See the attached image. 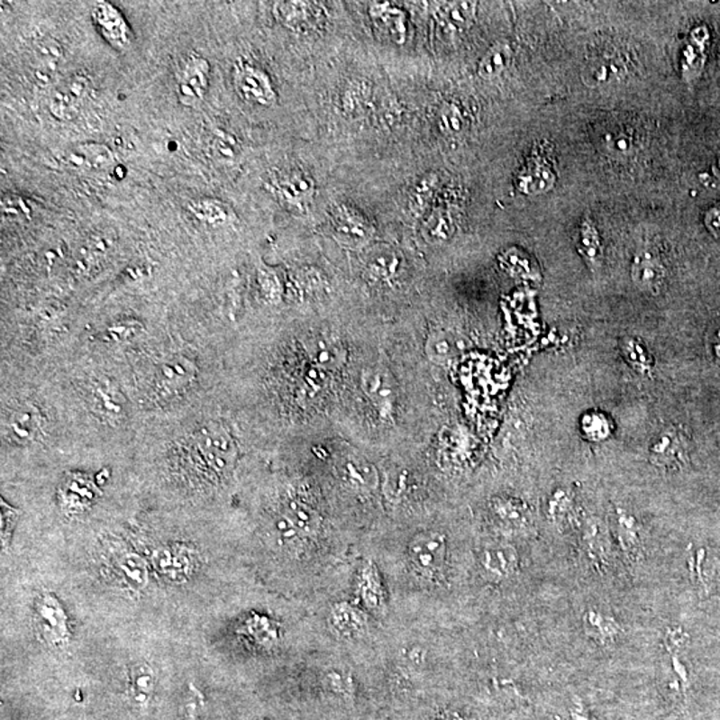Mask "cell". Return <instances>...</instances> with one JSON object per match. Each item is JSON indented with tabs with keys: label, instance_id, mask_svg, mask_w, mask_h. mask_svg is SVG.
Segmentation results:
<instances>
[{
	"label": "cell",
	"instance_id": "37",
	"mask_svg": "<svg viewBox=\"0 0 720 720\" xmlns=\"http://www.w3.org/2000/svg\"><path fill=\"white\" fill-rule=\"evenodd\" d=\"M155 688L154 671L147 664H139L132 670V692L136 702L144 705Z\"/></svg>",
	"mask_w": 720,
	"mask_h": 720
},
{
	"label": "cell",
	"instance_id": "19",
	"mask_svg": "<svg viewBox=\"0 0 720 720\" xmlns=\"http://www.w3.org/2000/svg\"><path fill=\"white\" fill-rule=\"evenodd\" d=\"M154 566L169 579L185 580L193 570V555L185 546L163 547L154 552Z\"/></svg>",
	"mask_w": 720,
	"mask_h": 720
},
{
	"label": "cell",
	"instance_id": "26",
	"mask_svg": "<svg viewBox=\"0 0 720 720\" xmlns=\"http://www.w3.org/2000/svg\"><path fill=\"white\" fill-rule=\"evenodd\" d=\"M307 352L316 366L330 371L341 369L346 360V351L343 347L336 339L328 335H316L311 338L307 343Z\"/></svg>",
	"mask_w": 720,
	"mask_h": 720
},
{
	"label": "cell",
	"instance_id": "34",
	"mask_svg": "<svg viewBox=\"0 0 720 720\" xmlns=\"http://www.w3.org/2000/svg\"><path fill=\"white\" fill-rule=\"evenodd\" d=\"M371 100V88L366 80H351L342 93L341 105L347 115H360Z\"/></svg>",
	"mask_w": 720,
	"mask_h": 720
},
{
	"label": "cell",
	"instance_id": "29",
	"mask_svg": "<svg viewBox=\"0 0 720 720\" xmlns=\"http://www.w3.org/2000/svg\"><path fill=\"white\" fill-rule=\"evenodd\" d=\"M578 428H579L580 436L589 443L607 442L615 433V424H614L610 414L599 410V408L585 411L580 415Z\"/></svg>",
	"mask_w": 720,
	"mask_h": 720
},
{
	"label": "cell",
	"instance_id": "11",
	"mask_svg": "<svg viewBox=\"0 0 720 720\" xmlns=\"http://www.w3.org/2000/svg\"><path fill=\"white\" fill-rule=\"evenodd\" d=\"M631 279L639 290L659 294L666 280V267L652 250H639L631 264Z\"/></svg>",
	"mask_w": 720,
	"mask_h": 720
},
{
	"label": "cell",
	"instance_id": "15",
	"mask_svg": "<svg viewBox=\"0 0 720 720\" xmlns=\"http://www.w3.org/2000/svg\"><path fill=\"white\" fill-rule=\"evenodd\" d=\"M108 563L116 577L123 580L130 588L141 589L149 582V571L143 559L124 547H111Z\"/></svg>",
	"mask_w": 720,
	"mask_h": 720
},
{
	"label": "cell",
	"instance_id": "47",
	"mask_svg": "<svg viewBox=\"0 0 720 720\" xmlns=\"http://www.w3.org/2000/svg\"><path fill=\"white\" fill-rule=\"evenodd\" d=\"M436 720H467L464 718L461 714L457 713V711H444L442 713L441 715L436 718Z\"/></svg>",
	"mask_w": 720,
	"mask_h": 720
},
{
	"label": "cell",
	"instance_id": "46",
	"mask_svg": "<svg viewBox=\"0 0 720 720\" xmlns=\"http://www.w3.org/2000/svg\"><path fill=\"white\" fill-rule=\"evenodd\" d=\"M711 349H713L714 357L720 360V322L718 326L713 330V336H711Z\"/></svg>",
	"mask_w": 720,
	"mask_h": 720
},
{
	"label": "cell",
	"instance_id": "7",
	"mask_svg": "<svg viewBox=\"0 0 720 720\" xmlns=\"http://www.w3.org/2000/svg\"><path fill=\"white\" fill-rule=\"evenodd\" d=\"M266 187L283 205L293 208H305L315 196L316 190L313 178L297 169L278 172L269 178Z\"/></svg>",
	"mask_w": 720,
	"mask_h": 720
},
{
	"label": "cell",
	"instance_id": "14",
	"mask_svg": "<svg viewBox=\"0 0 720 720\" xmlns=\"http://www.w3.org/2000/svg\"><path fill=\"white\" fill-rule=\"evenodd\" d=\"M628 71L627 60L623 54L603 52L592 58L583 69V80L591 87L619 82Z\"/></svg>",
	"mask_w": 720,
	"mask_h": 720
},
{
	"label": "cell",
	"instance_id": "20",
	"mask_svg": "<svg viewBox=\"0 0 720 720\" xmlns=\"http://www.w3.org/2000/svg\"><path fill=\"white\" fill-rule=\"evenodd\" d=\"M618 346L622 360L633 371L641 377L650 378L654 375L656 360L646 342L638 336L628 335L623 336Z\"/></svg>",
	"mask_w": 720,
	"mask_h": 720
},
{
	"label": "cell",
	"instance_id": "35",
	"mask_svg": "<svg viewBox=\"0 0 720 720\" xmlns=\"http://www.w3.org/2000/svg\"><path fill=\"white\" fill-rule=\"evenodd\" d=\"M399 258L393 250L378 247L367 258V269L379 279H391L399 269Z\"/></svg>",
	"mask_w": 720,
	"mask_h": 720
},
{
	"label": "cell",
	"instance_id": "40",
	"mask_svg": "<svg viewBox=\"0 0 720 720\" xmlns=\"http://www.w3.org/2000/svg\"><path fill=\"white\" fill-rule=\"evenodd\" d=\"M287 518L294 525L295 530L300 531L302 533H313L314 531L318 530L319 522L315 514L307 506L302 505L296 500H293L288 505Z\"/></svg>",
	"mask_w": 720,
	"mask_h": 720
},
{
	"label": "cell",
	"instance_id": "43",
	"mask_svg": "<svg viewBox=\"0 0 720 720\" xmlns=\"http://www.w3.org/2000/svg\"><path fill=\"white\" fill-rule=\"evenodd\" d=\"M550 514L555 521L569 516L572 511V497L566 491H557L550 500Z\"/></svg>",
	"mask_w": 720,
	"mask_h": 720
},
{
	"label": "cell",
	"instance_id": "28",
	"mask_svg": "<svg viewBox=\"0 0 720 720\" xmlns=\"http://www.w3.org/2000/svg\"><path fill=\"white\" fill-rule=\"evenodd\" d=\"M426 355L433 363H451L463 350V343L457 333L450 330H433L426 341Z\"/></svg>",
	"mask_w": 720,
	"mask_h": 720
},
{
	"label": "cell",
	"instance_id": "6",
	"mask_svg": "<svg viewBox=\"0 0 720 720\" xmlns=\"http://www.w3.org/2000/svg\"><path fill=\"white\" fill-rule=\"evenodd\" d=\"M35 625L39 636L46 643L57 649H63L68 644V616L59 600L52 594H43L35 605Z\"/></svg>",
	"mask_w": 720,
	"mask_h": 720
},
{
	"label": "cell",
	"instance_id": "21",
	"mask_svg": "<svg viewBox=\"0 0 720 720\" xmlns=\"http://www.w3.org/2000/svg\"><path fill=\"white\" fill-rule=\"evenodd\" d=\"M187 211L200 223L210 227H221L230 224L235 219L231 205L218 197L203 196L190 200Z\"/></svg>",
	"mask_w": 720,
	"mask_h": 720
},
{
	"label": "cell",
	"instance_id": "33",
	"mask_svg": "<svg viewBox=\"0 0 720 720\" xmlns=\"http://www.w3.org/2000/svg\"><path fill=\"white\" fill-rule=\"evenodd\" d=\"M577 247L578 251L589 266H599L603 255L602 239H600L597 227L589 219H585L580 226Z\"/></svg>",
	"mask_w": 720,
	"mask_h": 720
},
{
	"label": "cell",
	"instance_id": "2",
	"mask_svg": "<svg viewBox=\"0 0 720 720\" xmlns=\"http://www.w3.org/2000/svg\"><path fill=\"white\" fill-rule=\"evenodd\" d=\"M233 86L242 99L260 107H271L278 102L271 77L254 63L239 60L233 65Z\"/></svg>",
	"mask_w": 720,
	"mask_h": 720
},
{
	"label": "cell",
	"instance_id": "30",
	"mask_svg": "<svg viewBox=\"0 0 720 720\" xmlns=\"http://www.w3.org/2000/svg\"><path fill=\"white\" fill-rule=\"evenodd\" d=\"M358 592H360L361 602L369 610H380L385 606V588H383L379 572L372 561H369L361 567L360 579H358Z\"/></svg>",
	"mask_w": 720,
	"mask_h": 720
},
{
	"label": "cell",
	"instance_id": "12",
	"mask_svg": "<svg viewBox=\"0 0 720 720\" xmlns=\"http://www.w3.org/2000/svg\"><path fill=\"white\" fill-rule=\"evenodd\" d=\"M361 388L379 410L393 411L397 388L394 378L382 367H369L361 372Z\"/></svg>",
	"mask_w": 720,
	"mask_h": 720
},
{
	"label": "cell",
	"instance_id": "3",
	"mask_svg": "<svg viewBox=\"0 0 720 720\" xmlns=\"http://www.w3.org/2000/svg\"><path fill=\"white\" fill-rule=\"evenodd\" d=\"M211 67L203 55L191 52L177 72V96L186 107H196L205 100L210 87Z\"/></svg>",
	"mask_w": 720,
	"mask_h": 720
},
{
	"label": "cell",
	"instance_id": "36",
	"mask_svg": "<svg viewBox=\"0 0 720 720\" xmlns=\"http://www.w3.org/2000/svg\"><path fill=\"white\" fill-rule=\"evenodd\" d=\"M438 124L446 135L455 136L466 129V116L463 108L457 102H446L438 114Z\"/></svg>",
	"mask_w": 720,
	"mask_h": 720
},
{
	"label": "cell",
	"instance_id": "41",
	"mask_svg": "<svg viewBox=\"0 0 720 720\" xmlns=\"http://www.w3.org/2000/svg\"><path fill=\"white\" fill-rule=\"evenodd\" d=\"M67 503L71 506H83L93 499V491H90L88 485L83 480L75 479L68 482L66 488Z\"/></svg>",
	"mask_w": 720,
	"mask_h": 720
},
{
	"label": "cell",
	"instance_id": "8",
	"mask_svg": "<svg viewBox=\"0 0 720 720\" xmlns=\"http://www.w3.org/2000/svg\"><path fill=\"white\" fill-rule=\"evenodd\" d=\"M274 15L287 29L305 33L324 26L327 11L322 3L278 2L274 5Z\"/></svg>",
	"mask_w": 720,
	"mask_h": 720
},
{
	"label": "cell",
	"instance_id": "1",
	"mask_svg": "<svg viewBox=\"0 0 720 720\" xmlns=\"http://www.w3.org/2000/svg\"><path fill=\"white\" fill-rule=\"evenodd\" d=\"M90 94L91 79L87 75H69L52 87L49 96L50 114L57 121H72L79 115Z\"/></svg>",
	"mask_w": 720,
	"mask_h": 720
},
{
	"label": "cell",
	"instance_id": "23",
	"mask_svg": "<svg viewBox=\"0 0 720 720\" xmlns=\"http://www.w3.org/2000/svg\"><path fill=\"white\" fill-rule=\"evenodd\" d=\"M477 10L478 5L474 2L438 3L435 18L449 32H463L475 21Z\"/></svg>",
	"mask_w": 720,
	"mask_h": 720
},
{
	"label": "cell",
	"instance_id": "45",
	"mask_svg": "<svg viewBox=\"0 0 720 720\" xmlns=\"http://www.w3.org/2000/svg\"><path fill=\"white\" fill-rule=\"evenodd\" d=\"M686 636L683 630L680 628H670L669 633H667L666 636V643L669 649H674V647H682L683 643H685Z\"/></svg>",
	"mask_w": 720,
	"mask_h": 720
},
{
	"label": "cell",
	"instance_id": "42",
	"mask_svg": "<svg viewBox=\"0 0 720 720\" xmlns=\"http://www.w3.org/2000/svg\"><path fill=\"white\" fill-rule=\"evenodd\" d=\"M213 149L218 157L233 159L238 152V143L229 133L218 132L213 141Z\"/></svg>",
	"mask_w": 720,
	"mask_h": 720
},
{
	"label": "cell",
	"instance_id": "13",
	"mask_svg": "<svg viewBox=\"0 0 720 720\" xmlns=\"http://www.w3.org/2000/svg\"><path fill=\"white\" fill-rule=\"evenodd\" d=\"M331 223L339 238L355 243L369 241L374 233V227L369 218L358 208L349 205H338L333 208Z\"/></svg>",
	"mask_w": 720,
	"mask_h": 720
},
{
	"label": "cell",
	"instance_id": "38",
	"mask_svg": "<svg viewBox=\"0 0 720 720\" xmlns=\"http://www.w3.org/2000/svg\"><path fill=\"white\" fill-rule=\"evenodd\" d=\"M616 528H618L619 542H621L622 547L625 551H633V550L638 549V522L622 508H616Z\"/></svg>",
	"mask_w": 720,
	"mask_h": 720
},
{
	"label": "cell",
	"instance_id": "9",
	"mask_svg": "<svg viewBox=\"0 0 720 720\" xmlns=\"http://www.w3.org/2000/svg\"><path fill=\"white\" fill-rule=\"evenodd\" d=\"M91 18L102 38L116 50H124L132 41V32L123 14L108 2L96 3Z\"/></svg>",
	"mask_w": 720,
	"mask_h": 720
},
{
	"label": "cell",
	"instance_id": "32",
	"mask_svg": "<svg viewBox=\"0 0 720 720\" xmlns=\"http://www.w3.org/2000/svg\"><path fill=\"white\" fill-rule=\"evenodd\" d=\"M513 50L507 43H497L488 49L478 65V74L485 79L502 74L511 63Z\"/></svg>",
	"mask_w": 720,
	"mask_h": 720
},
{
	"label": "cell",
	"instance_id": "5",
	"mask_svg": "<svg viewBox=\"0 0 720 720\" xmlns=\"http://www.w3.org/2000/svg\"><path fill=\"white\" fill-rule=\"evenodd\" d=\"M446 536L438 531H424L408 544V561L416 574L433 578L443 570L446 561Z\"/></svg>",
	"mask_w": 720,
	"mask_h": 720
},
{
	"label": "cell",
	"instance_id": "25",
	"mask_svg": "<svg viewBox=\"0 0 720 720\" xmlns=\"http://www.w3.org/2000/svg\"><path fill=\"white\" fill-rule=\"evenodd\" d=\"M444 185L443 174L441 172L431 171L424 175L418 182L411 188L410 210L414 215H426L428 211L433 208V203L436 197L441 196L442 186Z\"/></svg>",
	"mask_w": 720,
	"mask_h": 720
},
{
	"label": "cell",
	"instance_id": "44",
	"mask_svg": "<svg viewBox=\"0 0 720 720\" xmlns=\"http://www.w3.org/2000/svg\"><path fill=\"white\" fill-rule=\"evenodd\" d=\"M328 680H330V688L336 692V694L341 695H350L351 694V682L347 679H343L339 674H330L328 675Z\"/></svg>",
	"mask_w": 720,
	"mask_h": 720
},
{
	"label": "cell",
	"instance_id": "39",
	"mask_svg": "<svg viewBox=\"0 0 720 720\" xmlns=\"http://www.w3.org/2000/svg\"><path fill=\"white\" fill-rule=\"evenodd\" d=\"M10 426L13 428L14 435H18L19 439L29 441L36 435L35 433L39 430L38 415L29 406L18 408L11 416Z\"/></svg>",
	"mask_w": 720,
	"mask_h": 720
},
{
	"label": "cell",
	"instance_id": "18",
	"mask_svg": "<svg viewBox=\"0 0 720 720\" xmlns=\"http://www.w3.org/2000/svg\"><path fill=\"white\" fill-rule=\"evenodd\" d=\"M554 185V169L544 157H531L518 175V190L527 196L546 193Z\"/></svg>",
	"mask_w": 720,
	"mask_h": 720
},
{
	"label": "cell",
	"instance_id": "16",
	"mask_svg": "<svg viewBox=\"0 0 720 720\" xmlns=\"http://www.w3.org/2000/svg\"><path fill=\"white\" fill-rule=\"evenodd\" d=\"M369 14L374 23L396 44H405L408 35L407 13L402 7L391 3L375 2L369 7Z\"/></svg>",
	"mask_w": 720,
	"mask_h": 720
},
{
	"label": "cell",
	"instance_id": "10",
	"mask_svg": "<svg viewBox=\"0 0 720 720\" xmlns=\"http://www.w3.org/2000/svg\"><path fill=\"white\" fill-rule=\"evenodd\" d=\"M60 160L67 169L77 172H100L110 169L115 162V155L110 147L96 141L75 144L63 152Z\"/></svg>",
	"mask_w": 720,
	"mask_h": 720
},
{
	"label": "cell",
	"instance_id": "22",
	"mask_svg": "<svg viewBox=\"0 0 720 720\" xmlns=\"http://www.w3.org/2000/svg\"><path fill=\"white\" fill-rule=\"evenodd\" d=\"M480 563L483 570L494 579H507L518 569V552L507 544H494L483 550Z\"/></svg>",
	"mask_w": 720,
	"mask_h": 720
},
{
	"label": "cell",
	"instance_id": "4",
	"mask_svg": "<svg viewBox=\"0 0 720 720\" xmlns=\"http://www.w3.org/2000/svg\"><path fill=\"white\" fill-rule=\"evenodd\" d=\"M689 457L688 435L683 428H661L649 444V460L661 469H680L688 464Z\"/></svg>",
	"mask_w": 720,
	"mask_h": 720
},
{
	"label": "cell",
	"instance_id": "31",
	"mask_svg": "<svg viewBox=\"0 0 720 720\" xmlns=\"http://www.w3.org/2000/svg\"><path fill=\"white\" fill-rule=\"evenodd\" d=\"M585 633L600 644H610L618 639L622 628L619 623L600 611L588 610L583 616Z\"/></svg>",
	"mask_w": 720,
	"mask_h": 720
},
{
	"label": "cell",
	"instance_id": "27",
	"mask_svg": "<svg viewBox=\"0 0 720 720\" xmlns=\"http://www.w3.org/2000/svg\"><path fill=\"white\" fill-rule=\"evenodd\" d=\"M330 624L344 638H358L367 627V616L360 608L349 603H338L330 613Z\"/></svg>",
	"mask_w": 720,
	"mask_h": 720
},
{
	"label": "cell",
	"instance_id": "17",
	"mask_svg": "<svg viewBox=\"0 0 720 720\" xmlns=\"http://www.w3.org/2000/svg\"><path fill=\"white\" fill-rule=\"evenodd\" d=\"M424 216L426 218H424V227H422V233L430 243H444L457 232V214L452 205H447V203L433 205Z\"/></svg>",
	"mask_w": 720,
	"mask_h": 720
},
{
	"label": "cell",
	"instance_id": "24",
	"mask_svg": "<svg viewBox=\"0 0 720 720\" xmlns=\"http://www.w3.org/2000/svg\"><path fill=\"white\" fill-rule=\"evenodd\" d=\"M490 507L494 518L508 530H522L530 524V508L518 497H495Z\"/></svg>",
	"mask_w": 720,
	"mask_h": 720
}]
</instances>
